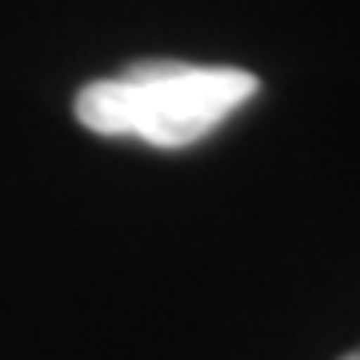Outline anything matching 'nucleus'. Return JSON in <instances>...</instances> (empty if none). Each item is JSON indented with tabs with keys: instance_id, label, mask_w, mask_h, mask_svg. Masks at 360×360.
Wrapping results in <instances>:
<instances>
[{
	"instance_id": "nucleus-1",
	"label": "nucleus",
	"mask_w": 360,
	"mask_h": 360,
	"mask_svg": "<svg viewBox=\"0 0 360 360\" xmlns=\"http://www.w3.org/2000/svg\"><path fill=\"white\" fill-rule=\"evenodd\" d=\"M260 92L248 68L148 60L92 80L77 96V120L96 136H132L153 148H188L217 132Z\"/></svg>"
},
{
	"instance_id": "nucleus-2",
	"label": "nucleus",
	"mask_w": 360,
	"mask_h": 360,
	"mask_svg": "<svg viewBox=\"0 0 360 360\" xmlns=\"http://www.w3.org/2000/svg\"><path fill=\"white\" fill-rule=\"evenodd\" d=\"M340 360H360V348H356V352H348V356H340Z\"/></svg>"
}]
</instances>
